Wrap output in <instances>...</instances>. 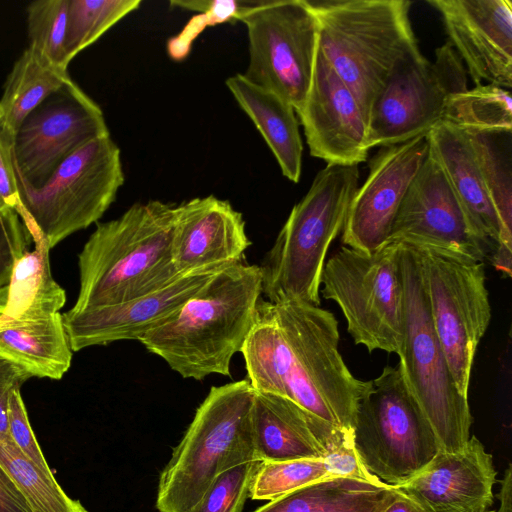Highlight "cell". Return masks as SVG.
<instances>
[{"label": "cell", "mask_w": 512, "mask_h": 512, "mask_svg": "<svg viewBox=\"0 0 512 512\" xmlns=\"http://www.w3.org/2000/svg\"><path fill=\"white\" fill-rule=\"evenodd\" d=\"M358 179V165L327 164L316 175L259 265L267 301L320 305L326 255L343 230Z\"/></svg>", "instance_id": "obj_6"}, {"label": "cell", "mask_w": 512, "mask_h": 512, "mask_svg": "<svg viewBox=\"0 0 512 512\" xmlns=\"http://www.w3.org/2000/svg\"><path fill=\"white\" fill-rule=\"evenodd\" d=\"M382 512H424L414 501L398 491Z\"/></svg>", "instance_id": "obj_44"}, {"label": "cell", "mask_w": 512, "mask_h": 512, "mask_svg": "<svg viewBox=\"0 0 512 512\" xmlns=\"http://www.w3.org/2000/svg\"><path fill=\"white\" fill-rule=\"evenodd\" d=\"M251 246L241 212L214 195L177 204L171 254L179 275L242 262Z\"/></svg>", "instance_id": "obj_19"}, {"label": "cell", "mask_w": 512, "mask_h": 512, "mask_svg": "<svg viewBox=\"0 0 512 512\" xmlns=\"http://www.w3.org/2000/svg\"><path fill=\"white\" fill-rule=\"evenodd\" d=\"M254 396L247 379L210 388L160 474L158 512H194L219 474L259 460L252 426Z\"/></svg>", "instance_id": "obj_4"}, {"label": "cell", "mask_w": 512, "mask_h": 512, "mask_svg": "<svg viewBox=\"0 0 512 512\" xmlns=\"http://www.w3.org/2000/svg\"><path fill=\"white\" fill-rule=\"evenodd\" d=\"M0 358L31 377L62 378L72 360L62 315L1 326Z\"/></svg>", "instance_id": "obj_25"}, {"label": "cell", "mask_w": 512, "mask_h": 512, "mask_svg": "<svg viewBox=\"0 0 512 512\" xmlns=\"http://www.w3.org/2000/svg\"><path fill=\"white\" fill-rule=\"evenodd\" d=\"M496 476L492 455L473 435L462 451L440 450L419 474L395 487L424 512H488Z\"/></svg>", "instance_id": "obj_20"}, {"label": "cell", "mask_w": 512, "mask_h": 512, "mask_svg": "<svg viewBox=\"0 0 512 512\" xmlns=\"http://www.w3.org/2000/svg\"><path fill=\"white\" fill-rule=\"evenodd\" d=\"M31 376L22 368L0 358V435L8 433V407L11 394Z\"/></svg>", "instance_id": "obj_40"}, {"label": "cell", "mask_w": 512, "mask_h": 512, "mask_svg": "<svg viewBox=\"0 0 512 512\" xmlns=\"http://www.w3.org/2000/svg\"><path fill=\"white\" fill-rule=\"evenodd\" d=\"M0 512H33L23 493L1 465Z\"/></svg>", "instance_id": "obj_42"}, {"label": "cell", "mask_w": 512, "mask_h": 512, "mask_svg": "<svg viewBox=\"0 0 512 512\" xmlns=\"http://www.w3.org/2000/svg\"><path fill=\"white\" fill-rule=\"evenodd\" d=\"M441 122L465 132L511 131V93L493 84H482L454 94L446 103Z\"/></svg>", "instance_id": "obj_30"}, {"label": "cell", "mask_w": 512, "mask_h": 512, "mask_svg": "<svg viewBox=\"0 0 512 512\" xmlns=\"http://www.w3.org/2000/svg\"><path fill=\"white\" fill-rule=\"evenodd\" d=\"M261 463H242L219 474L194 512H242Z\"/></svg>", "instance_id": "obj_35"}, {"label": "cell", "mask_w": 512, "mask_h": 512, "mask_svg": "<svg viewBox=\"0 0 512 512\" xmlns=\"http://www.w3.org/2000/svg\"><path fill=\"white\" fill-rule=\"evenodd\" d=\"M31 237L34 249L16 260L6 285V306L0 327L48 317L58 313L66 302L64 289L51 274V248L40 233Z\"/></svg>", "instance_id": "obj_26"}, {"label": "cell", "mask_w": 512, "mask_h": 512, "mask_svg": "<svg viewBox=\"0 0 512 512\" xmlns=\"http://www.w3.org/2000/svg\"><path fill=\"white\" fill-rule=\"evenodd\" d=\"M125 177L120 149L110 135L78 149L38 189L20 190L19 215L32 236L50 248L97 222L115 201Z\"/></svg>", "instance_id": "obj_10"}, {"label": "cell", "mask_w": 512, "mask_h": 512, "mask_svg": "<svg viewBox=\"0 0 512 512\" xmlns=\"http://www.w3.org/2000/svg\"><path fill=\"white\" fill-rule=\"evenodd\" d=\"M321 293L342 311L357 345L401 353L403 290L400 243L388 242L373 252L343 245L325 263Z\"/></svg>", "instance_id": "obj_8"}, {"label": "cell", "mask_w": 512, "mask_h": 512, "mask_svg": "<svg viewBox=\"0 0 512 512\" xmlns=\"http://www.w3.org/2000/svg\"><path fill=\"white\" fill-rule=\"evenodd\" d=\"M219 270L181 275L155 292L116 305L68 310L62 319L72 351L120 340H138L177 310Z\"/></svg>", "instance_id": "obj_21"}, {"label": "cell", "mask_w": 512, "mask_h": 512, "mask_svg": "<svg viewBox=\"0 0 512 512\" xmlns=\"http://www.w3.org/2000/svg\"><path fill=\"white\" fill-rule=\"evenodd\" d=\"M430 62L415 47L391 70L368 116V146L399 144L438 125L448 99L464 92L467 75L451 42Z\"/></svg>", "instance_id": "obj_13"}, {"label": "cell", "mask_w": 512, "mask_h": 512, "mask_svg": "<svg viewBox=\"0 0 512 512\" xmlns=\"http://www.w3.org/2000/svg\"><path fill=\"white\" fill-rule=\"evenodd\" d=\"M277 160L282 174L294 183L301 177L303 144L293 106L276 93L235 74L225 81Z\"/></svg>", "instance_id": "obj_24"}, {"label": "cell", "mask_w": 512, "mask_h": 512, "mask_svg": "<svg viewBox=\"0 0 512 512\" xmlns=\"http://www.w3.org/2000/svg\"><path fill=\"white\" fill-rule=\"evenodd\" d=\"M108 135L100 106L70 79L14 133L12 158L19 191L42 187L74 152Z\"/></svg>", "instance_id": "obj_14"}, {"label": "cell", "mask_w": 512, "mask_h": 512, "mask_svg": "<svg viewBox=\"0 0 512 512\" xmlns=\"http://www.w3.org/2000/svg\"><path fill=\"white\" fill-rule=\"evenodd\" d=\"M237 21L248 34L244 77L300 110L318 49L317 20L307 0H245Z\"/></svg>", "instance_id": "obj_12"}, {"label": "cell", "mask_w": 512, "mask_h": 512, "mask_svg": "<svg viewBox=\"0 0 512 512\" xmlns=\"http://www.w3.org/2000/svg\"><path fill=\"white\" fill-rule=\"evenodd\" d=\"M6 298H7V288L6 286L0 288V319L4 313V309L6 306Z\"/></svg>", "instance_id": "obj_45"}, {"label": "cell", "mask_w": 512, "mask_h": 512, "mask_svg": "<svg viewBox=\"0 0 512 512\" xmlns=\"http://www.w3.org/2000/svg\"><path fill=\"white\" fill-rule=\"evenodd\" d=\"M141 3V0H69L64 44L68 63Z\"/></svg>", "instance_id": "obj_32"}, {"label": "cell", "mask_w": 512, "mask_h": 512, "mask_svg": "<svg viewBox=\"0 0 512 512\" xmlns=\"http://www.w3.org/2000/svg\"><path fill=\"white\" fill-rule=\"evenodd\" d=\"M8 433L29 460L46 474L53 475L31 428L20 389L15 390L9 398Z\"/></svg>", "instance_id": "obj_37"}, {"label": "cell", "mask_w": 512, "mask_h": 512, "mask_svg": "<svg viewBox=\"0 0 512 512\" xmlns=\"http://www.w3.org/2000/svg\"><path fill=\"white\" fill-rule=\"evenodd\" d=\"M329 478L336 477L332 475L324 459L262 461L254 477L249 497L253 500L272 501Z\"/></svg>", "instance_id": "obj_34"}, {"label": "cell", "mask_w": 512, "mask_h": 512, "mask_svg": "<svg viewBox=\"0 0 512 512\" xmlns=\"http://www.w3.org/2000/svg\"><path fill=\"white\" fill-rule=\"evenodd\" d=\"M388 242L444 248L483 262L487 256L430 146L398 209Z\"/></svg>", "instance_id": "obj_16"}, {"label": "cell", "mask_w": 512, "mask_h": 512, "mask_svg": "<svg viewBox=\"0 0 512 512\" xmlns=\"http://www.w3.org/2000/svg\"><path fill=\"white\" fill-rule=\"evenodd\" d=\"M500 506L494 512H512V466L508 465L498 493Z\"/></svg>", "instance_id": "obj_43"}, {"label": "cell", "mask_w": 512, "mask_h": 512, "mask_svg": "<svg viewBox=\"0 0 512 512\" xmlns=\"http://www.w3.org/2000/svg\"><path fill=\"white\" fill-rule=\"evenodd\" d=\"M416 246L436 335L459 392L468 397L474 355L491 319L484 262L453 250Z\"/></svg>", "instance_id": "obj_11"}, {"label": "cell", "mask_w": 512, "mask_h": 512, "mask_svg": "<svg viewBox=\"0 0 512 512\" xmlns=\"http://www.w3.org/2000/svg\"><path fill=\"white\" fill-rule=\"evenodd\" d=\"M428 152V133L380 148L350 204L342 230L345 246L373 252L388 243L398 209Z\"/></svg>", "instance_id": "obj_15"}, {"label": "cell", "mask_w": 512, "mask_h": 512, "mask_svg": "<svg viewBox=\"0 0 512 512\" xmlns=\"http://www.w3.org/2000/svg\"><path fill=\"white\" fill-rule=\"evenodd\" d=\"M176 211L177 204L150 200L98 223L79 254L80 290L70 310L123 303L181 276L171 254Z\"/></svg>", "instance_id": "obj_3"}, {"label": "cell", "mask_w": 512, "mask_h": 512, "mask_svg": "<svg viewBox=\"0 0 512 512\" xmlns=\"http://www.w3.org/2000/svg\"><path fill=\"white\" fill-rule=\"evenodd\" d=\"M398 490L351 478H329L269 501L254 512H382Z\"/></svg>", "instance_id": "obj_27"}, {"label": "cell", "mask_w": 512, "mask_h": 512, "mask_svg": "<svg viewBox=\"0 0 512 512\" xmlns=\"http://www.w3.org/2000/svg\"><path fill=\"white\" fill-rule=\"evenodd\" d=\"M0 465L25 496L33 512H87L69 497L54 475L39 469L10 436L0 435Z\"/></svg>", "instance_id": "obj_31"}, {"label": "cell", "mask_w": 512, "mask_h": 512, "mask_svg": "<svg viewBox=\"0 0 512 512\" xmlns=\"http://www.w3.org/2000/svg\"><path fill=\"white\" fill-rule=\"evenodd\" d=\"M256 454L261 461L325 459L353 435L322 422L293 401L256 392L252 411Z\"/></svg>", "instance_id": "obj_22"}, {"label": "cell", "mask_w": 512, "mask_h": 512, "mask_svg": "<svg viewBox=\"0 0 512 512\" xmlns=\"http://www.w3.org/2000/svg\"><path fill=\"white\" fill-rule=\"evenodd\" d=\"M31 243L32 237L17 212L0 211V288L8 284L14 263Z\"/></svg>", "instance_id": "obj_36"}, {"label": "cell", "mask_w": 512, "mask_h": 512, "mask_svg": "<svg viewBox=\"0 0 512 512\" xmlns=\"http://www.w3.org/2000/svg\"><path fill=\"white\" fill-rule=\"evenodd\" d=\"M403 290V343L399 366L441 451H462L470 438L472 415L451 375L436 335L419 248L400 243Z\"/></svg>", "instance_id": "obj_7"}, {"label": "cell", "mask_w": 512, "mask_h": 512, "mask_svg": "<svg viewBox=\"0 0 512 512\" xmlns=\"http://www.w3.org/2000/svg\"><path fill=\"white\" fill-rule=\"evenodd\" d=\"M207 26H210V23L204 14L192 18L179 35L169 40L167 49L170 57L174 60L184 59L190 51L193 40Z\"/></svg>", "instance_id": "obj_41"}, {"label": "cell", "mask_w": 512, "mask_h": 512, "mask_svg": "<svg viewBox=\"0 0 512 512\" xmlns=\"http://www.w3.org/2000/svg\"><path fill=\"white\" fill-rule=\"evenodd\" d=\"M13 132L0 110V211H22L19 186L12 158Z\"/></svg>", "instance_id": "obj_38"}, {"label": "cell", "mask_w": 512, "mask_h": 512, "mask_svg": "<svg viewBox=\"0 0 512 512\" xmlns=\"http://www.w3.org/2000/svg\"><path fill=\"white\" fill-rule=\"evenodd\" d=\"M353 443L367 471L391 486L411 480L440 451L399 364L372 380L358 407Z\"/></svg>", "instance_id": "obj_9"}, {"label": "cell", "mask_w": 512, "mask_h": 512, "mask_svg": "<svg viewBox=\"0 0 512 512\" xmlns=\"http://www.w3.org/2000/svg\"><path fill=\"white\" fill-rule=\"evenodd\" d=\"M71 78L27 48L14 63L4 84L0 110L8 128L15 133L23 120L48 96Z\"/></svg>", "instance_id": "obj_28"}, {"label": "cell", "mask_w": 512, "mask_h": 512, "mask_svg": "<svg viewBox=\"0 0 512 512\" xmlns=\"http://www.w3.org/2000/svg\"><path fill=\"white\" fill-rule=\"evenodd\" d=\"M261 295L259 265L226 266L137 341L185 379L230 376L231 360L252 328Z\"/></svg>", "instance_id": "obj_1"}, {"label": "cell", "mask_w": 512, "mask_h": 512, "mask_svg": "<svg viewBox=\"0 0 512 512\" xmlns=\"http://www.w3.org/2000/svg\"><path fill=\"white\" fill-rule=\"evenodd\" d=\"M69 0H37L27 7L28 48L51 65L67 70L65 36Z\"/></svg>", "instance_id": "obj_33"}, {"label": "cell", "mask_w": 512, "mask_h": 512, "mask_svg": "<svg viewBox=\"0 0 512 512\" xmlns=\"http://www.w3.org/2000/svg\"><path fill=\"white\" fill-rule=\"evenodd\" d=\"M443 19L457 54L475 86L483 81L512 87V2L510 0H429Z\"/></svg>", "instance_id": "obj_18"}, {"label": "cell", "mask_w": 512, "mask_h": 512, "mask_svg": "<svg viewBox=\"0 0 512 512\" xmlns=\"http://www.w3.org/2000/svg\"><path fill=\"white\" fill-rule=\"evenodd\" d=\"M466 134L501 224L503 247L512 251L511 131Z\"/></svg>", "instance_id": "obj_29"}, {"label": "cell", "mask_w": 512, "mask_h": 512, "mask_svg": "<svg viewBox=\"0 0 512 512\" xmlns=\"http://www.w3.org/2000/svg\"><path fill=\"white\" fill-rule=\"evenodd\" d=\"M310 154L336 165L366 161L368 123L354 94L317 49L306 100L296 112Z\"/></svg>", "instance_id": "obj_17"}, {"label": "cell", "mask_w": 512, "mask_h": 512, "mask_svg": "<svg viewBox=\"0 0 512 512\" xmlns=\"http://www.w3.org/2000/svg\"><path fill=\"white\" fill-rule=\"evenodd\" d=\"M318 50L356 97L367 119L395 64L418 46L409 0L308 1Z\"/></svg>", "instance_id": "obj_5"}, {"label": "cell", "mask_w": 512, "mask_h": 512, "mask_svg": "<svg viewBox=\"0 0 512 512\" xmlns=\"http://www.w3.org/2000/svg\"><path fill=\"white\" fill-rule=\"evenodd\" d=\"M428 140L473 235L488 253L496 248L505 249L501 224L466 132L440 122L428 133Z\"/></svg>", "instance_id": "obj_23"}, {"label": "cell", "mask_w": 512, "mask_h": 512, "mask_svg": "<svg viewBox=\"0 0 512 512\" xmlns=\"http://www.w3.org/2000/svg\"><path fill=\"white\" fill-rule=\"evenodd\" d=\"M272 309L280 334L265 393L285 397L310 416L353 435L359 404L372 380L356 378L345 364L334 314L295 300L272 303Z\"/></svg>", "instance_id": "obj_2"}, {"label": "cell", "mask_w": 512, "mask_h": 512, "mask_svg": "<svg viewBox=\"0 0 512 512\" xmlns=\"http://www.w3.org/2000/svg\"><path fill=\"white\" fill-rule=\"evenodd\" d=\"M245 1V0H244ZM242 0H173L170 5L204 14L210 26L234 22L244 5Z\"/></svg>", "instance_id": "obj_39"}, {"label": "cell", "mask_w": 512, "mask_h": 512, "mask_svg": "<svg viewBox=\"0 0 512 512\" xmlns=\"http://www.w3.org/2000/svg\"><path fill=\"white\" fill-rule=\"evenodd\" d=\"M488 512H494L493 510H489Z\"/></svg>", "instance_id": "obj_46"}]
</instances>
